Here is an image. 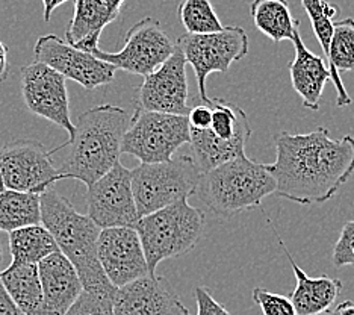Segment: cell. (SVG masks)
Here are the masks:
<instances>
[{
	"label": "cell",
	"mask_w": 354,
	"mask_h": 315,
	"mask_svg": "<svg viewBox=\"0 0 354 315\" xmlns=\"http://www.w3.org/2000/svg\"><path fill=\"white\" fill-rule=\"evenodd\" d=\"M276 161L265 164L276 181L277 196L303 206L321 205L336 196L354 173V136L339 140L328 129L274 136Z\"/></svg>",
	"instance_id": "obj_1"
},
{
	"label": "cell",
	"mask_w": 354,
	"mask_h": 315,
	"mask_svg": "<svg viewBox=\"0 0 354 315\" xmlns=\"http://www.w3.org/2000/svg\"><path fill=\"white\" fill-rule=\"evenodd\" d=\"M132 116L115 105H99L79 116L75 134L50 155L64 147L70 153L58 168L64 179H76L90 187L120 163L123 136Z\"/></svg>",
	"instance_id": "obj_2"
},
{
	"label": "cell",
	"mask_w": 354,
	"mask_h": 315,
	"mask_svg": "<svg viewBox=\"0 0 354 315\" xmlns=\"http://www.w3.org/2000/svg\"><path fill=\"white\" fill-rule=\"evenodd\" d=\"M41 224L52 233L59 252L73 264L84 291L115 294L117 288L104 274L97 256L100 228L90 217L76 211L53 188L39 194Z\"/></svg>",
	"instance_id": "obj_3"
},
{
	"label": "cell",
	"mask_w": 354,
	"mask_h": 315,
	"mask_svg": "<svg viewBox=\"0 0 354 315\" xmlns=\"http://www.w3.org/2000/svg\"><path fill=\"white\" fill-rule=\"evenodd\" d=\"M276 187L267 165L243 155L200 174L194 194L216 217L229 218L259 208Z\"/></svg>",
	"instance_id": "obj_4"
},
{
	"label": "cell",
	"mask_w": 354,
	"mask_h": 315,
	"mask_svg": "<svg viewBox=\"0 0 354 315\" xmlns=\"http://www.w3.org/2000/svg\"><path fill=\"white\" fill-rule=\"evenodd\" d=\"M205 214L189 205L188 199L141 217L135 224L146 255L149 276H155L158 265L191 252L205 232Z\"/></svg>",
	"instance_id": "obj_5"
},
{
	"label": "cell",
	"mask_w": 354,
	"mask_h": 315,
	"mask_svg": "<svg viewBox=\"0 0 354 315\" xmlns=\"http://www.w3.org/2000/svg\"><path fill=\"white\" fill-rule=\"evenodd\" d=\"M200 174L196 161L187 155L133 168L132 190L140 218L192 196Z\"/></svg>",
	"instance_id": "obj_6"
},
{
	"label": "cell",
	"mask_w": 354,
	"mask_h": 315,
	"mask_svg": "<svg viewBox=\"0 0 354 315\" xmlns=\"http://www.w3.org/2000/svg\"><path fill=\"white\" fill-rule=\"evenodd\" d=\"M185 144H189L187 116L136 108L123 136L122 153L136 158L141 164H156L173 159Z\"/></svg>",
	"instance_id": "obj_7"
},
{
	"label": "cell",
	"mask_w": 354,
	"mask_h": 315,
	"mask_svg": "<svg viewBox=\"0 0 354 315\" xmlns=\"http://www.w3.org/2000/svg\"><path fill=\"white\" fill-rule=\"evenodd\" d=\"M185 61L194 70L198 97L209 103L206 80L212 73H229L233 62L248 55V37L241 26H224L212 34H183L177 38Z\"/></svg>",
	"instance_id": "obj_8"
},
{
	"label": "cell",
	"mask_w": 354,
	"mask_h": 315,
	"mask_svg": "<svg viewBox=\"0 0 354 315\" xmlns=\"http://www.w3.org/2000/svg\"><path fill=\"white\" fill-rule=\"evenodd\" d=\"M50 152L35 140H17L0 149V174L6 190L43 194L64 177Z\"/></svg>",
	"instance_id": "obj_9"
},
{
	"label": "cell",
	"mask_w": 354,
	"mask_h": 315,
	"mask_svg": "<svg viewBox=\"0 0 354 315\" xmlns=\"http://www.w3.org/2000/svg\"><path fill=\"white\" fill-rule=\"evenodd\" d=\"M176 48L160 23L156 19L146 17L136 21L127 30L122 51L111 53L100 47L91 52L95 58L114 66L117 70H124L131 75L147 76L170 58Z\"/></svg>",
	"instance_id": "obj_10"
},
{
	"label": "cell",
	"mask_w": 354,
	"mask_h": 315,
	"mask_svg": "<svg viewBox=\"0 0 354 315\" xmlns=\"http://www.w3.org/2000/svg\"><path fill=\"white\" fill-rule=\"evenodd\" d=\"M86 190V215L100 229L135 228L140 215L132 190V170L117 163Z\"/></svg>",
	"instance_id": "obj_11"
},
{
	"label": "cell",
	"mask_w": 354,
	"mask_h": 315,
	"mask_svg": "<svg viewBox=\"0 0 354 315\" xmlns=\"http://www.w3.org/2000/svg\"><path fill=\"white\" fill-rule=\"evenodd\" d=\"M34 56L35 62L46 64L88 91L108 85L115 78L117 69L114 66L95 58L93 53L70 46L55 34L41 35L37 39Z\"/></svg>",
	"instance_id": "obj_12"
},
{
	"label": "cell",
	"mask_w": 354,
	"mask_h": 315,
	"mask_svg": "<svg viewBox=\"0 0 354 315\" xmlns=\"http://www.w3.org/2000/svg\"><path fill=\"white\" fill-rule=\"evenodd\" d=\"M20 71L23 100L28 109L62 127L70 136L73 135L75 125L70 118L67 79L41 62H32Z\"/></svg>",
	"instance_id": "obj_13"
},
{
	"label": "cell",
	"mask_w": 354,
	"mask_h": 315,
	"mask_svg": "<svg viewBox=\"0 0 354 315\" xmlns=\"http://www.w3.org/2000/svg\"><path fill=\"white\" fill-rule=\"evenodd\" d=\"M187 61L179 47L162 66L144 76L138 90V108L165 114L187 116L188 105Z\"/></svg>",
	"instance_id": "obj_14"
},
{
	"label": "cell",
	"mask_w": 354,
	"mask_h": 315,
	"mask_svg": "<svg viewBox=\"0 0 354 315\" xmlns=\"http://www.w3.org/2000/svg\"><path fill=\"white\" fill-rule=\"evenodd\" d=\"M97 256L106 278L115 288L149 276V267L135 228L102 229Z\"/></svg>",
	"instance_id": "obj_15"
},
{
	"label": "cell",
	"mask_w": 354,
	"mask_h": 315,
	"mask_svg": "<svg viewBox=\"0 0 354 315\" xmlns=\"http://www.w3.org/2000/svg\"><path fill=\"white\" fill-rule=\"evenodd\" d=\"M38 273L43 289L39 315H66L84 291L73 264L56 252L38 262Z\"/></svg>",
	"instance_id": "obj_16"
},
{
	"label": "cell",
	"mask_w": 354,
	"mask_h": 315,
	"mask_svg": "<svg viewBox=\"0 0 354 315\" xmlns=\"http://www.w3.org/2000/svg\"><path fill=\"white\" fill-rule=\"evenodd\" d=\"M164 276H146L117 288L112 300L114 315H168L177 300Z\"/></svg>",
	"instance_id": "obj_17"
},
{
	"label": "cell",
	"mask_w": 354,
	"mask_h": 315,
	"mask_svg": "<svg viewBox=\"0 0 354 315\" xmlns=\"http://www.w3.org/2000/svg\"><path fill=\"white\" fill-rule=\"evenodd\" d=\"M267 222L271 226L272 232H274V235L277 237L279 244L281 250H283L286 260L291 264L292 271L295 274L297 285L291 296H289V298H291L297 315H318L327 309H332L333 303L337 300V297H339L344 288L342 280L326 276V274L317 278L309 276V274L294 261L291 252H289L288 247L285 246V241L281 240L276 226L272 224L268 217Z\"/></svg>",
	"instance_id": "obj_18"
},
{
	"label": "cell",
	"mask_w": 354,
	"mask_h": 315,
	"mask_svg": "<svg viewBox=\"0 0 354 315\" xmlns=\"http://www.w3.org/2000/svg\"><path fill=\"white\" fill-rule=\"evenodd\" d=\"M295 48L294 60L289 64V76L295 93L301 97L303 107L318 111L326 84L330 80V70L324 58L312 53L303 43L300 29L292 37Z\"/></svg>",
	"instance_id": "obj_19"
},
{
	"label": "cell",
	"mask_w": 354,
	"mask_h": 315,
	"mask_svg": "<svg viewBox=\"0 0 354 315\" xmlns=\"http://www.w3.org/2000/svg\"><path fill=\"white\" fill-rule=\"evenodd\" d=\"M117 17L106 0H75V12L66 30V42L91 53L99 47L103 29Z\"/></svg>",
	"instance_id": "obj_20"
},
{
	"label": "cell",
	"mask_w": 354,
	"mask_h": 315,
	"mask_svg": "<svg viewBox=\"0 0 354 315\" xmlns=\"http://www.w3.org/2000/svg\"><path fill=\"white\" fill-rule=\"evenodd\" d=\"M328 70L330 80L336 88V105L339 108L350 107L353 99L345 90L341 73L354 71V19L348 17L333 23L332 38L328 46Z\"/></svg>",
	"instance_id": "obj_21"
},
{
	"label": "cell",
	"mask_w": 354,
	"mask_h": 315,
	"mask_svg": "<svg viewBox=\"0 0 354 315\" xmlns=\"http://www.w3.org/2000/svg\"><path fill=\"white\" fill-rule=\"evenodd\" d=\"M0 280L17 308L25 315H39L43 306V289L38 264L10 265L0 271Z\"/></svg>",
	"instance_id": "obj_22"
},
{
	"label": "cell",
	"mask_w": 354,
	"mask_h": 315,
	"mask_svg": "<svg viewBox=\"0 0 354 315\" xmlns=\"http://www.w3.org/2000/svg\"><path fill=\"white\" fill-rule=\"evenodd\" d=\"M250 15L254 26L274 43L292 42L300 20L294 19L288 0H253Z\"/></svg>",
	"instance_id": "obj_23"
},
{
	"label": "cell",
	"mask_w": 354,
	"mask_h": 315,
	"mask_svg": "<svg viewBox=\"0 0 354 315\" xmlns=\"http://www.w3.org/2000/svg\"><path fill=\"white\" fill-rule=\"evenodd\" d=\"M11 265L38 264L52 253L59 252L52 233L44 226L32 224L10 232Z\"/></svg>",
	"instance_id": "obj_24"
},
{
	"label": "cell",
	"mask_w": 354,
	"mask_h": 315,
	"mask_svg": "<svg viewBox=\"0 0 354 315\" xmlns=\"http://www.w3.org/2000/svg\"><path fill=\"white\" fill-rule=\"evenodd\" d=\"M41 223L38 194L5 190L0 192V231L12 232Z\"/></svg>",
	"instance_id": "obj_25"
},
{
	"label": "cell",
	"mask_w": 354,
	"mask_h": 315,
	"mask_svg": "<svg viewBox=\"0 0 354 315\" xmlns=\"http://www.w3.org/2000/svg\"><path fill=\"white\" fill-rule=\"evenodd\" d=\"M177 15L187 34H212L224 28L211 0H180Z\"/></svg>",
	"instance_id": "obj_26"
},
{
	"label": "cell",
	"mask_w": 354,
	"mask_h": 315,
	"mask_svg": "<svg viewBox=\"0 0 354 315\" xmlns=\"http://www.w3.org/2000/svg\"><path fill=\"white\" fill-rule=\"evenodd\" d=\"M300 3L306 14H308L313 34H315L319 42L327 60L330 38H332L333 32V23L336 15L339 14V8L333 3L326 2V0H300Z\"/></svg>",
	"instance_id": "obj_27"
},
{
	"label": "cell",
	"mask_w": 354,
	"mask_h": 315,
	"mask_svg": "<svg viewBox=\"0 0 354 315\" xmlns=\"http://www.w3.org/2000/svg\"><path fill=\"white\" fill-rule=\"evenodd\" d=\"M114 294L82 291L66 315H114L112 311Z\"/></svg>",
	"instance_id": "obj_28"
},
{
	"label": "cell",
	"mask_w": 354,
	"mask_h": 315,
	"mask_svg": "<svg viewBox=\"0 0 354 315\" xmlns=\"http://www.w3.org/2000/svg\"><path fill=\"white\" fill-rule=\"evenodd\" d=\"M252 298L263 315H297L291 298L283 294L272 293L267 288L256 287L252 293Z\"/></svg>",
	"instance_id": "obj_29"
},
{
	"label": "cell",
	"mask_w": 354,
	"mask_h": 315,
	"mask_svg": "<svg viewBox=\"0 0 354 315\" xmlns=\"http://www.w3.org/2000/svg\"><path fill=\"white\" fill-rule=\"evenodd\" d=\"M333 265L341 267H354V220H350L342 226L336 244L333 247Z\"/></svg>",
	"instance_id": "obj_30"
},
{
	"label": "cell",
	"mask_w": 354,
	"mask_h": 315,
	"mask_svg": "<svg viewBox=\"0 0 354 315\" xmlns=\"http://www.w3.org/2000/svg\"><path fill=\"white\" fill-rule=\"evenodd\" d=\"M194 297L197 302V315H232L226 306L215 300L206 287H197Z\"/></svg>",
	"instance_id": "obj_31"
},
{
	"label": "cell",
	"mask_w": 354,
	"mask_h": 315,
	"mask_svg": "<svg viewBox=\"0 0 354 315\" xmlns=\"http://www.w3.org/2000/svg\"><path fill=\"white\" fill-rule=\"evenodd\" d=\"M188 123L191 129H207L209 125H211V118H212V111L209 105L203 103V105H196V107H191L188 114Z\"/></svg>",
	"instance_id": "obj_32"
},
{
	"label": "cell",
	"mask_w": 354,
	"mask_h": 315,
	"mask_svg": "<svg viewBox=\"0 0 354 315\" xmlns=\"http://www.w3.org/2000/svg\"><path fill=\"white\" fill-rule=\"evenodd\" d=\"M0 315H25L17 308L11 296L8 294L2 280H0Z\"/></svg>",
	"instance_id": "obj_33"
},
{
	"label": "cell",
	"mask_w": 354,
	"mask_h": 315,
	"mask_svg": "<svg viewBox=\"0 0 354 315\" xmlns=\"http://www.w3.org/2000/svg\"><path fill=\"white\" fill-rule=\"evenodd\" d=\"M10 75V62H8V47L0 42V82H5Z\"/></svg>",
	"instance_id": "obj_34"
},
{
	"label": "cell",
	"mask_w": 354,
	"mask_h": 315,
	"mask_svg": "<svg viewBox=\"0 0 354 315\" xmlns=\"http://www.w3.org/2000/svg\"><path fill=\"white\" fill-rule=\"evenodd\" d=\"M67 2H68V0H41L44 21L49 23V21H50V17H52V14H53V11L56 10V8L64 5V3H67Z\"/></svg>",
	"instance_id": "obj_35"
},
{
	"label": "cell",
	"mask_w": 354,
	"mask_h": 315,
	"mask_svg": "<svg viewBox=\"0 0 354 315\" xmlns=\"http://www.w3.org/2000/svg\"><path fill=\"white\" fill-rule=\"evenodd\" d=\"M335 315H354V302L345 300L333 311Z\"/></svg>",
	"instance_id": "obj_36"
},
{
	"label": "cell",
	"mask_w": 354,
	"mask_h": 315,
	"mask_svg": "<svg viewBox=\"0 0 354 315\" xmlns=\"http://www.w3.org/2000/svg\"><path fill=\"white\" fill-rule=\"evenodd\" d=\"M168 315H191V314H189L187 306H185V305L180 302V298H177V300H176L174 305H173V308H171L170 314H168Z\"/></svg>",
	"instance_id": "obj_37"
},
{
	"label": "cell",
	"mask_w": 354,
	"mask_h": 315,
	"mask_svg": "<svg viewBox=\"0 0 354 315\" xmlns=\"http://www.w3.org/2000/svg\"><path fill=\"white\" fill-rule=\"evenodd\" d=\"M106 2L111 8V11L114 12L115 15H120V12H122V6H123L126 0H106Z\"/></svg>",
	"instance_id": "obj_38"
},
{
	"label": "cell",
	"mask_w": 354,
	"mask_h": 315,
	"mask_svg": "<svg viewBox=\"0 0 354 315\" xmlns=\"http://www.w3.org/2000/svg\"><path fill=\"white\" fill-rule=\"evenodd\" d=\"M5 183H3V179H2V174H0V192L5 191Z\"/></svg>",
	"instance_id": "obj_39"
},
{
	"label": "cell",
	"mask_w": 354,
	"mask_h": 315,
	"mask_svg": "<svg viewBox=\"0 0 354 315\" xmlns=\"http://www.w3.org/2000/svg\"><path fill=\"white\" fill-rule=\"evenodd\" d=\"M318 315H335V314H333V311H332V309H327V311L321 312V314H318Z\"/></svg>",
	"instance_id": "obj_40"
},
{
	"label": "cell",
	"mask_w": 354,
	"mask_h": 315,
	"mask_svg": "<svg viewBox=\"0 0 354 315\" xmlns=\"http://www.w3.org/2000/svg\"><path fill=\"white\" fill-rule=\"evenodd\" d=\"M0 261H2V247H0Z\"/></svg>",
	"instance_id": "obj_41"
}]
</instances>
